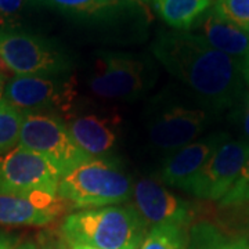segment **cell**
Masks as SVG:
<instances>
[{
  "instance_id": "cell-17",
  "label": "cell",
  "mask_w": 249,
  "mask_h": 249,
  "mask_svg": "<svg viewBox=\"0 0 249 249\" xmlns=\"http://www.w3.org/2000/svg\"><path fill=\"white\" fill-rule=\"evenodd\" d=\"M186 249H249V241L231 238L213 224L199 223L188 232Z\"/></svg>"
},
{
  "instance_id": "cell-16",
  "label": "cell",
  "mask_w": 249,
  "mask_h": 249,
  "mask_svg": "<svg viewBox=\"0 0 249 249\" xmlns=\"http://www.w3.org/2000/svg\"><path fill=\"white\" fill-rule=\"evenodd\" d=\"M160 18L176 31H190L212 4V0H154Z\"/></svg>"
},
{
  "instance_id": "cell-20",
  "label": "cell",
  "mask_w": 249,
  "mask_h": 249,
  "mask_svg": "<svg viewBox=\"0 0 249 249\" xmlns=\"http://www.w3.org/2000/svg\"><path fill=\"white\" fill-rule=\"evenodd\" d=\"M55 9L64 13L79 16V17H93L107 13L115 6H119L122 0H43Z\"/></svg>"
},
{
  "instance_id": "cell-7",
  "label": "cell",
  "mask_w": 249,
  "mask_h": 249,
  "mask_svg": "<svg viewBox=\"0 0 249 249\" xmlns=\"http://www.w3.org/2000/svg\"><path fill=\"white\" fill-rule=\"evenodd\" d=\"M60 178V170L50 160L21 145L0 157L1 193L58 196Z\"/></svg>"
},
{
  "instance_id": "cell-27",
  "label": "cell",
  "mask_w": 249,
  "mask_h": 249,
  "mask_svg": "<svg viewBox=\"0 0 249 249\" xmlns=\"http://www.w3.org/2000/svg\"><path fill=\"white\" fill-rule=\"evenodd\" d=\"M68 249H94V248H90V247H86V245H80V244H72V242H68Z\"/></svg>"
},
{
  "instance_id": "cell-8",
  "label": "cell",
  "mask_w": 249,
  "mask_h": 249,
  "mask_svg": "<svg viewBox=\"0 0 249 249\" xmlns=\"http://www.w3.org/2000/svg\"><path fill=\"white\" fill-rule=\"evenodd\" d=\"M75 98V80H65V78L14 76L4 85V100L22 114L67 111Z\"/></svg>"
},
{
  "instance_id": "cell-15",
  "label": "cell",
  "mask_w": 249,
  "mask_h": 249,
  "mask_svg": "<svg viewBox=\"0 0 249 249\" xmlns=\"http://www.w3.org/2000/svg\"><path fill=\"white\" fill-rule=\"evenodd\" d=\"M222 53L244 61L249 55V34L220 17L212 9L206 11L190 29Z\"/></svg>"
},
{
  "instance_id": "cell-24",
  "label": "cell",
  "mask_w": 249,
  "mask_h": 249,
  "mask_svg": "<svg viewBox=\"0 0 249 249\" xmlns=\"http://www.w3.org/2000/svg\"><path fill=\"white\" fill-rule=\"evenodd\" d=\"M17 247L14 245V241L11 240L10 237L0 234V249H16Z\"/></svg>"
},
{
  "instance_id": "cell-13",
  "label": "cell",
  "mask_w": 249,
  "mask_h": 249,
  "mask_svg": "<svg viewBox=\"0 0 249 249\" xmlns=\"http://www.w3.org/2000/svg\"><path fill=\"white\" fill-rule=\"evenodd\" d=\"M224 139L226 134L214 133L173 151L162 165L160 180L168 186L184 190Z\"/></svg>"
},
{
  "instance_id": "cell-6",
  "label": "cell",
  "mask_w": 249,
  "mask_h": 249,
  "mask_svg": "<svg viewBox=\"0 0 249 249\" xmlns=\"http://www.w3.org/2000/svg\"><path fill=\"white\" fill-rule=\"evenodd\" d=\"M19 145L50 160L61 176L90 160L73 142L67 124L47 112L24 114Z\"/></svg>"
},
{
  "instance_id": "cell-29",
  "label": "cell",
  "mask_w": 249,
  "mask_h": 249,
  "mask_svg": "<svg viewBox=\"0 0 249 249\" xmlns=\"http://www.w3.org/2000/svg\"><path fill=\"white\" fill-rule=\"evenodd\" d=\"M16 249H36V247L34 244H31V242H28V244H24V245H19Z\"/></svg>"
},
{
  "instance_id": "cell-5",
  "label": "cell",
  "mask_w": 249,
  "mask_h": 249,
  "mask_svg": "<svg viewBox=\"0 0 249 249\" xmlns=\"http://www.w3.org/2000/svg\"><path fill=\"white\" fill-rule=\"evenodd\" d=\"M152 82L151 65L142 57L104 53L94 62L89 85L100 98L132 101L150 89Z\"/></svg>"
},
{
  "instance_id": "cell-14",
  "label": "cell",
  "mask_w": 249,
  "mask_h": 249,
  "mask_svg": "<svg viewBox=\"0 0 249 249\" xmlns=\"http://www.w3.org/2000/svg\"><path fill=\"white\" fill-rule=\"evenodd\" d=\"M65 124L73 142L90 158H106L118 142L119 118L86 114L72 118Z\"/></svg>"
},
{
  "instance_id": "cell-2",
  "label": "cell",
  "mask_w": 249,
  "mask_h": 249,
  "mask_svg": "<svg viewBox=\"0 0 249 249\" xmlns=\"http://www.w3.org/2000/svg\"><path fill=\"white\" fill-rule=\"evenodd\" d=\"M61 230L72 244L94 249H139L147 223L134 206L109 205L68 214Z\"/></svg>"
},
{
  "instance_id": "cell-12",
  "label": "cell",
  "mask_w": 249,
  "mask_h": 249,
  "mask_svg": "<svg viewBox=\"0 0 249 249\" xmlns=\"http://www.w3.org/2000/svg\"><path fill=\"white\" fill-rule=\"evenodd\" d=\"M64 211L65 201L58 196L0 191V224L4 226H46Z\"/></svg>"
},
{
  "instance_id": "cell-9",
  "label": "cell",
  "mask_w": 249,
  "mask_h": 249,
  "mask_svg": "<svg viewBox=\"0 0 249 249\" xmlns=\"http://www.w3.org/2000/svg\"><path fill=\"white\" fill-rule=\"evenodd\" d=\"M248 157L249 142L231 140L226 136L184 191L199 199L220 201L235 183Z\"/></svg>"
},
{
  "instance_id": "cell-23",
  "label": "cell",
  "mask_w": 249,
  "mask_h": 249,
  "mask_svg": "<svg viewBox=\"0 0 249 249\" xmlns=\"http://www.w3.org/2000/svg\"><path fill=\"white\" fill-rule=\"evenodd\" d=\"M32 0H0V22H6L18 16Z\"/></svg>"
},
{
  "instance_id": "cell-26",
  "label": "cell",
  "mask_w": 249,
  "mask_h": 249,
  "mask_svg": "<svg viewBox=\"0 0 249 249\" xmlns=\"http://www.w3.org/2000/svg\"><path fill=\"white\" fill-rule=\"evenodd\" d=\"M244 132H245V136L249 139V108L245 114V118H244Z\"/></svg>"
},
{
  "instance_id": "cell-22",
  "label": "cell",
  "mask_w": 249,
  "mask_h": 249,
  "mask_svg": "<svg viewBox=\"0 0 249 249\" xmlns=\"http://www.w3.org/2000/svg\"><path fill=\"white\" fill-rule=\"evenodd\" d=\"M219 202L222 206H242L249 204V157L230 191Z\"/></svg>"
},
{
  "instance_id": "cell-3",
  "label": "cell",
  "mask_w": 249,
  "mask_h": 249,
  "mask_svg": "<svg viewBox=\"0 0 249 249\" xmlns=\"http://www.w3.org/2000/svg\"><path fill=\"white\" fill-rule=\"evenodd\" d=\"M133 181L115 162L90 158L62 175L57 194L73 209H94L126 202Z\"/></svg>"
},
{
  "instance_id": "cell-19",
  "label": "cell",
  "mask_w": 249,
  "mask_h": 249,
  "mask_svg": "<svg viewBox=\"0 0 249 249\" xmlns=\"http://www.w3.org/2000/svg\"><path fill=\"white\" fill-rule=\"evenodd\" d=\"M24 114L9 104L0 101V157L19 145V136Z\"/></svg>"
},
{
  "instance_id": "cell-4",
  "label": "cell",
  "mask_w": 249,
  "mask_h": 249,
  "mask_svg": "<svg viewBox=\"0 0 249 249\" xmlns=\"http://www.w3.org/2000/svg\"><path fill=\"white\" fill-rule=\"evenodd\" d=\"M71 70L70 58L43 37L24 32L0 31V78L60 76Z\"/></svg>"
},
{
  "instance_id": "cell-1",
  "label": "cell",
  "mask_w": 249,
  "mask_h": 249,
  "mask_svg": "<svg viewBox=\"0 0 249 249\" xmlns=\"http://www.w3.org/2000/svg\"><path fill=\"white\" fill-rule=\"evenodd\" d=\"M152 53L209 108L230 107L242 93L244 61L216 50L190 31L160 32Z\"/></svg>"
},
{
  "instance_id": "cell-25",
  "label": "cell",
  "mask_w": 249,
  "mask_h": 249,
  "mask_svg": "<svg viewBox=\"0 0 249 249\" xmlns=\"http://www.w3.org/2000/svg\"><path fill=\"white\" fill-rule=\"evenodd\" d=\"M244 79L249 86V55L244 60Z\"/></svg>"
},
{
  "instance_id": "cell-10",
  "label": "cell",
  "mask_w": 249,
  "mask_h": 249,
  "mask_svg": "<svg viewBox=\"0 0 249 249\" xmlns=\"http://www.w3.org/2000/svg\"><path fill=\"white\" fill-rule=\"evenodd\" d=\"M206 124L208 115L202 109L173 106L154 116L148 124V136L157 148L176 151L196 142Z\"/></svg>"
},
{
  "instance_id": "cell-21",
  "label": "cell",
  "mask_w": 249,
  "mask_h": 249,
  "mask_svg": "<svg viewBox=\"0 0 249 249\" xmlns=\"http://www.w3.org/2000/svg\"><path fill=\"white\" fill-rule=\"evenodd\" d=\"M213 10L249 34V0H216Z\"/></svg>"
},
{
  "instance_id": "cell-28",
  "label": "cell",
  "mask_w": 249,
  "mask_h": 249,
  "mask_svg": "<svg viewBox=\"0 0 249 249\" xmlns=\"http://www.w3.org/2000/svg\"><path fill=\"white\" fill-rule=\"evenodd\" d=\"M46 249H68V247H65V245L61 244V242H57V244H52V245H49Z\"/></svg>"
},
{
  "instance_id": "cell-11",
  "label": "cell",
  "mask_w": 249,
  "mask_h": 249,
  "mask_svg": "<svg viewBox=\"0 0 249 249\" xmlns=\"http://www.w3.org/2000/svg\"><path fill=\"white\" fill-rule=\"evenodd\" d=\"M133 199L134 208L144 222L154 226L178 224L186 227L193 217L191 208L184 199L150 178H142L134 184Z\"/></svg>"
},
{
  "instance_id": "cell-18",
  "label": "cell",
  "mask_w": 249,
  "mask_h": 249,
  "mask_svg": "<svg viewBox=\"0 0 249 249\" xmlns=\"http://www.w3.org/2000/svg\"><path fill=\"white\" fill-rule=\"evenodd\" d=\"M187 240L184 226L158 224L145 234L139 249H186Z\"/></svg>"
},
{
  "instance_id": "cell-30",
  "label": "cell",
  "mask_w": 249,
  "mask_h": 249,
  "mask_svg": "<svg viewBox=\"0 0 249 249\" xmlns=\"http://www.w3.org/2000/svg\"><path fill=\"white\" fill-rule=\"evenodd\" d=\"M4 100V85H3V79L0 78V101Z\"/></svg>"
}]
</instances>
